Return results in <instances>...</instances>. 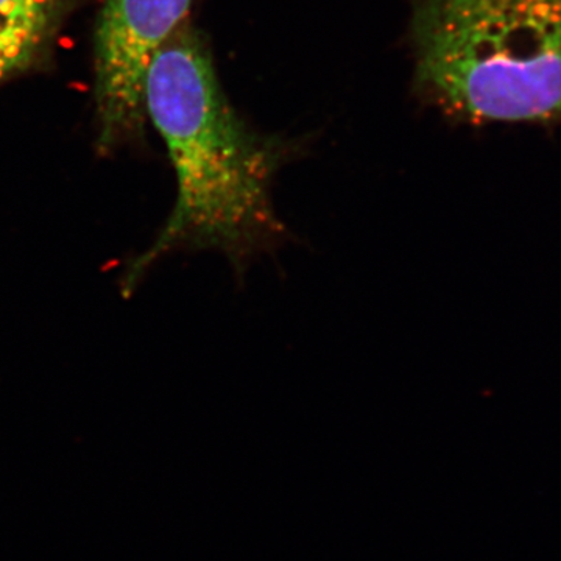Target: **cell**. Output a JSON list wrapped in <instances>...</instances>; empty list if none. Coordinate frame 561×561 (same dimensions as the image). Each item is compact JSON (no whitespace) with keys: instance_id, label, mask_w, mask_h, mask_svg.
<instances>
[{"instance_id":"obj_1","label":"cell","mask_w":561,"mask_h":561,"mask_svg":"<svg viewBox=\"0 0 561 561\" xmlns=\"http://www.w3.org/2000/svg\"><path fill=\"white\" fill-rule=\"evenodd\" d=\"M144 103L171 158L176 198L160 234L124 273L125 294L175 251H219L242 276L257 256L287 242L272 184L290 158L289 144L262 136L241 119L187 22L154 55Z\"/></svg>"},{"instance_id":"obj_2","label":"cell","mask_w":561,"mask_h":561,"mask_svg":"<svg viewBox=\"0 0 561 561\" xmlns=\"http://www.w3.org/2000/svg\"><path fill=\"white\" fill-rule=\"evenodd\" d=\"M411 3L427 99L476 124H561V0Z\"/></svg>"},{"instance_id":"obj_3","label":"cell","mask_w":561,"mask_h":561,"mask_svg":"<svg viewBox=\"0 0 561 561\" xmlns=\"http://www.w3.org/2000/svg\"><path fill=\"white\" fill-rule=\"evenodd\" d=\"M194 0H103L95 31L98 150L110 154L142 138L147 72Z\"/></svg>"},{"instance_id":"obj_4","label":"cell","mask_w":561,"mask_h":561,"mask_svg":"<svg viewBox=\"0 0 561 561\" xmlns=\"http://www.w3.org/2000/svg\"><path fill=\"white\" fill-rule=\"evenodd\" d=\"M77 0H0V84L27 72L49 51Z\"/></svg>"}]
</instances>
